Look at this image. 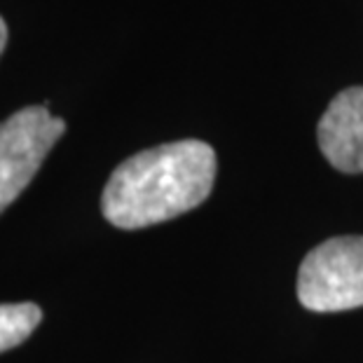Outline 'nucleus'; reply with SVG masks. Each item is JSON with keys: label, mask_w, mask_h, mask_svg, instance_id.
Wrapping results in <instances>:
<instances>
[{"label": "nucleus", "mask_w": 363, "mask_h": 363, "mask_svg": "<svg viewBox=\"0 0 363 363\" xmlns=\"http://www.w3.org/2000/svg\"><path fill=\"white\" fill-rule=\"evenodd\" d=\"M216 152L185 138L127 157L108 179L101 211L111 225L141 230L188 213L211 195Z\"/></svg>", "instance_id": "1"}, {"label": "nucleus", "mask_w": 363, "mask_h": 363, "mask_svg": "<svg viewBox=\"0 0 363 363\" xmlns=\"http://www.w3.org/2000/svg\"><path fill=\"white\" fill-rule=\"evenodd\" d=\"M298 300L312 312L363 307V237H333L305 256Z\"/></svg>", "instance_id": "2"}, {"label": "nucleus", "mask_w": 363, "mask_h": 363, "mask_svg": "<svg viewBox=\"0 0 363 363\" xmlns=\"http://www.w3.org/2000/svg\"><path fill=\"white\" fill-rule=\"evenodd\" d=\"M66 122L54 118L50 106H28L0 122V213L33 181Z\"/></svg>", "instance_id": "3"}, {"label": "nucleus", "mask_w": 363, "mask_h": 363, "mask_svg": "<svg viewBox=\"0 0 363 363\" xmlns=\"http://www.w3.org/2000/svg\"><path fill=\"white\" fill-rule=\"evenodd\" d=\"M316 136L337 172L363 174V87L340 91L319 120Z\"/></svg>", "instance_id": "4"}, {"label": "nucleus", "mask_w": 363, "mask_h": 363, "mask_svg": "<svg viewBox=\"0 0 363 363\" xmlns=\"http://www.w3.org/2000/svg\"><path fill=\"white\" fill-rule=\"evenodd\" d=\"M43 310L33 303L0 305V352L14 350L38 328Z\"/></svg>", "instance_id": "5"}, {"label": "nucleus", "mask_w": 363, "mask_h": 363, "mask_svg": "<svg viewBox=\"0 0 363 363\" xmlns=\"http://www.w3.org/2000/svg\"><path fill=\"white\" fill-rule=\"evenodd\" d=\"M5 45H7V24H5V19L0 17V54L5 52Z\"/></svg>", "instance_id": "6"}]
</instances>
